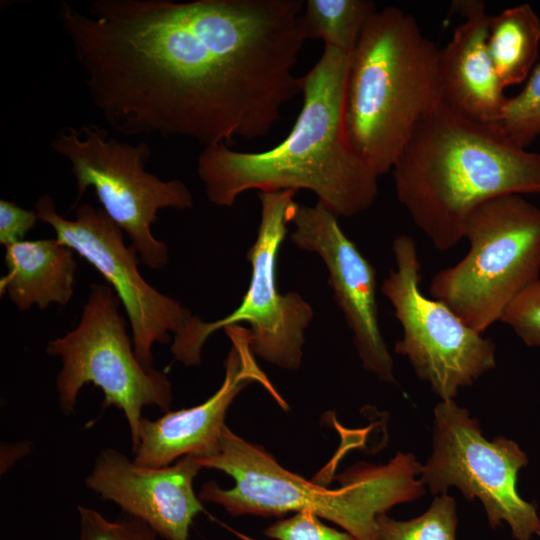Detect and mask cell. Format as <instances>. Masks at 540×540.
Returning a JSON list of instances; mask_svg holds the SVG:
<instances>
[{
  "mask_svg": "<svg viewBox=\"0 0 540 540\" xmlns=\"http://www.w3.org/2000/svg\"><path fill=\"white\" fill-rule=\"evenodd\" d=\"M302 0H94L59 22L88 96L125 136L268 135L302 92Z\"/></svg>",
  "mask_w": 540,
  "mask_h": 540,
  "instance_id": "1",
  "label": "cell"
},
{
  "mask_svg": "<svg viewBox=\"0 0 540 540\" xmlns=\"http://www.w3.org/2000/svg\"><path fill=\"white\" fill-rule=\"evenodd\" d=\"M349 55L324 46L302 76V108L278 145L260 152L235 151L225 143L203 147L197 173L211 203L230 207L249 190L305 189L337 217H352L373 205L378 176L350 146L343 127Z\"/></svg>",
  "mask_w": 540,
  "mask_h": 540,
  "instance_id": "2",
  "label": "cell"
},
{
  "mask_svg": "<svg viewBox=\"0 0 540 540\" xmlns=\"http://www.w3.org/2000/svg\"><path fill=\"white\" fill-rule=\"evenodd\" d=\"M392 172L399 202L440 251L464 238L482 203L540 195V154L513 142L499 123L472 120L441 101L420 119Z\"/></svg>",
  "mask_w": 540,
  "mask_h": 540,
  "instance_id": "3",
  "label": "cell"
},
{
  "mask_svg": "<svg viewBox=\"0 0 540 540\" xmlns=\"http://www.w3.org/2000/svg\"><path fill=\"white\" fill-rule=\"evenodd\" d=\"M202 468L222 471L235 484L223 489L205 482L198 498L221 506L233 516H280L308 510L329 520L356 540H378L374 521L393 506L425 494L417 476L422 465L412 453L398 452L388 463L360 462L338 476L340 486L328 489L295 474L262 446L246 441L225 425L217 452L197 457Z\"/></svg>",
  "mask_w": 540,
  "mask_h": 540,
  "instance_id": "4",
  "label": "cell"
},
{
  "mask_svg": "<svg viewBox=\"0 0 540 540\" xmlns=\"http://www.w3.org/2000/svg\"><path fill=\"white\" fill-rule=\"evenodd\" d=\"M439 49L408 12L377 10L349 55L343 127L378 176L390 171L420 119L440 102Z\"/></svg>",
  "mask_w": 540,
  "mask_h": 540,
  "instance_id": "5",
  "label": "cell"
},
{
  "mask_svg": "<svg viewBox=\"0 0 540 540\" xmlns=\"http://www.w3.org/2000/svg\"><path fill=\"white\" fill-rule=\"evenodd\" d=\"M464 238L467 254L433 276L429 293L483 334L539 278L540 208L520 194L495 197L471 213Z\"/></svg>",
  "mask_w": 540,
  "mask_h": 540,
  "instance_id": "6",
  "label": "cell"
},
{
  "mask_svg": "<svg viewBox=\"0 0 540 540\" xmlns=\"http://www.w3.org/2000/svg\"><path fill=\"white\" fill-rule=\"evenodd\" d=\"M119 307L120 300L110 285L92 283L79 324L50 340L46 353L62 361L56 388L63 413H74L84 385L99 387L104 394L102 407L114 406L123 412L134 452L142 409L156 406L168 412L173 391L165 373L144 367L136 357Z\"/></svg>",
  "mask_w": 540,
  "mask_h": 540,
  "instance_id": "7",
  "label": "cell"
},
{
  "mask_svg": "<svg viewBox=\"0 0 540 540\" xmlns=\"http://www.w3.org/2000/svg\"><path fill=\"white\" fill-rule=\"evenodd\" d=\"M50 145L70 163L77 199L92 188L102 209L126 232L140 261L152 270L163 268L167 246L153 236L151 226L161 209L192 206L186 184L179 179L162 180L145 170L151 156L146 142H121L96 125L64 127Z\"/></svg>",
  "mask_w": 540,
  "mask_h": 540,
  "instance_id": "8",
  "label": "cell"
},
{
  "mask_svg": "<svg viewBox=\"0 0 540 540\" xmlns=\"http://www.w3.org/2000/svg\"><path fill=\"white\" fill-rule=\"evenodd\" d=\"M296 192H258L260 223L256 240L246 255L251 265L248 289L240 305L221 319L204 322L192 316L174 334L171 353L175 361L185 366L199 365L209 336L221 328L245 322L249 325L254 355L283 369L300 367L305 330L313 318V309L298 293L279 292L277 284L279 249L286 237Z\"/></svg>",
  "mask_w": 540,
  "mask_h": 540,
  "instance_id": "9",
  "label": "cell"
},
{
  "mask_svg": "<svg viewBox=\"0 0 540 540\" xmlns=\"http://www.w3.org/2000/svg\"><path fill=\"white\" fill-rule=\"evenodd\" d=\"M392 250L395 268L384 279L381 292L403 329L394 350L408 359L417 377L441 401L454 400L461 387L496 366V345L445 304L421 292V265L411 236L395 237Z\"/></svg>",
  "mask_w": 540,
  "mask_h": 540,
  "instance_id": "10",
  "label": "cell"
},
{
  "mask_svg": "<svg viewBox=\"0 0 540 540\" xmlns=\"http://www.w3.org/2000/svg\"><path fill=\"white\" fill-rule=\"evenodd\" d=\"M526 453L503 436L486 439L477 419L455 400L434 408L433 450L422 466L420 480L433 495L457 487L464 497L478 498L492 529L506 522L516 540H531L540 529L536 506L517 492L519 470Z\"/></svg>",
  "mask_w": 540,
  "mask_h": 540,
  "instance_id": "11",
  "label": "cell"
},
{
  "mask_svg": "<svg viewBox=\"0 0 540 540\" xmlns=\"http://www.w3.org/2000/svg\"><path fill=\"white\" fill-rule=\"evenodd\" d=\"M35 211L56 238L93 266L112 287L128 317L136 357L152 368V346L168 343L193 316L189 309L149 285L138 271L137 249L126 246L122 229L102 208L78 205L73 220L56 211L54 200L41 196Z\"/></svg>",
  "mask_w": 540,
  "mask_h": 540,
  "instance_id": "12",
  "label": "cell"
},
{
  "mask_svg": "<svg viewBox=\"0 0 540 540\" xmlns=\"http://www.w3.org/2000/svg\"><path fill=\"white\" fill-rule=\"evenodd\" d=\"M337 219L320 202L314 206L295 202L290 213L295 229L290 239L298 248L319 255L325 264L363 368L382 382L395 383L393 359L379 327L376 271Z\"/></svg>",
  "mask_w": 540,
  "mask_h": 540,
  "instance_id": "13",
  "label": "cell"
},
{
  "mask_svg": "<svg viewBox=\"0 0 540 540\" xmlns=\"http://www.w3.org/2000/svg\"><path fill=\"white\" fill-rule=\"evenodd\" d=\"M231 342L225 375L219 389L203 403L165 412L156 420L142 417L133 461L143 467L160 468L186 455L207 457L219 448L226 413L235 397L248 385H261L280 407L288 405L257 364L249 328H224Z\"/></svg>",
  "mask_w": 540,
  "mask_h": 540,
  "instance_id": "14",
  "label": "cell"
},
{
  "mask_svg": "<svg viewBox=\"0 0 540 540\" xmlns=\"http://www.w3.org/2000/svg\"><path fill=\"white\" fill-rule=\"evenodd\" d=\"M201 469L195 455L151 468L136 464L118 450L105 448L85 484L101 499L117 504L124 514L148 524L159 537L189 540L193 519L205 511L193 488Z\"/></svg>",
  "mask_w": 540,
  "mask_h": 540,
  "instance_id": "15",
  "label": "cell"
},
{
  "mask_svg": "<svg viewBox=\"0 0 540 540\" xmlns=\"http://www.w3.org/2000/svg\"><path fill=\"white\" fill-rule=\"evenodd\" d=\"M452 8L464 21L438 51L440 101L472 120L498 123L507 101L487 50L490 16L483 1H455Z\"/></svg>",
  "mask_w": 540,
  "mask_h": 540,
  "instance_id": "16",
  "label": "cell"
},
{
  "mask_svg": "<svg viewBox=\"0 0 540 540\" xmlns=\"http://www.w3.org/2000/svg\"><path fill=\"white\" fill-rule=\"evenodd\" d=\"M74 251L57 238L23 240L5 247L7 274L0 280L1 294L21 311L32 305H66L73 295L77 270Z\"/></svg>",
  "mask_w": 540,
  "mask_h": 540,
  "instance_id": "17",
  "label": "cell"
},
{
  "mask_svg": "<svg viewBox=\"0 0 540 540\" xmlns=\"http://www.w3.org/2000/svg\"><path fill=\"white\" fill-rule=\"evenodd\" d=\"M487 50L504 88L524 82L535 67L540 45V18L527 3L490 16Z\"/></svg>",
  "mask_w": 540,
  "mask_h": 540,
  "instance_id": "18",
  "label": "cell"
},
{
  "mask_svg": "<svg viewBox=\"0 0 540 540\" xmlns=\"http://www.w3.org/2000/svg\"><path fill=\"white\" fill-rule=\"evenodd\" d=\"M376 11L369 0H307L302 24L307 39H320L325 46L350 54Z\"/></svg>",
  "mask_w": 540,
  "mask_h": 540,
  "instance_id": "19",
  "label": "cell"
},
{
  "mask_svg": "<svg viewBox=\"0 0 540 540\" xmlns=\"http://www.w3.org/2000/svg\"><path fill=\"white\" fill-rule=\"evenodd\" d=\"M457 523L456 502L443 494L435 496L422 515L410 520L378 514L374 531L378 540H456Z\"/></svg>",
  "mask_w": 540,
  "mask_h": 540,
  "instance_id": "20",
  "label": "cell"
},
{
  "mask_svg": "<svg viewBox=\"0 0 540 540\" xmlns=\"http://www.w3.org/2000/svg\"><path fill=\"white\" fill-rule=\"evenodd\" d=\"M498 123L513 142L526 149L540 136V63L522 90L507 98Z\"/></svg>",
  "mask_w": 540,
  "mask_h": 540,
  "instance_id": "21",
  "label": "cell"
},
{
  "mask_svg": "<svg viewBox=\"0 0 540 540\" xmlns=\"http://www.w3.org/2000/svg\"><path fill=\"white\" fill-rule=\"evenodd\" d=\"M79 540H157L156 532L145 522L124 514L116 520L106 519L100 512L78 506Z\"/></svg>",
  "mask_w": 540,
  "mask_h": 540,
  "instance_id": "22",
  "label": "cell"
},
{
  "mask_svg": "<svg viewBox=\"0 0 540 540\" xmlns=\"http://www.w3.org/2000/svg\"><path fill=\"white\" fill-rule=\"evenodd\" d=\"M499 321L528 346H540V277L510 302Z\"/></svg>",
  "mask_w": 540,
  "mask_h": 540,
  "instance_id": "23",
  "label": "cell"
},
{
  "mask_svg": "<svg viewBox=\"0 0 540 540\" xmlns=\"http://www.w3.org/2000/svg\"><path fill=\"white\" fill-rule=\"evenodd\" d=\"M315 513L302 510L269 525L264 534L274 540H356L346 531L324 524Z\"/></svg>",
  "mask_w": 540,
  "mask_h": 540,
  "instance_id": "24",
  "label": "cell"
},
{
  "mask_svg": "<svg viewBox=\"0 0 540 540\" xmlns=\"http://www.w3.org/2000/svg\"><path fill=\"white\" fill-rule=\"evenodd\" d=\"M35 210H26L12 201L0 200V243L5 247L23 241L37 221Z\"/></svg>",
  "mask_w": 540,
  "mask_h": 540,
  "instance_id": "25",
  "label": "cell"
},
{
  "mask_svg": "<svg viewBox=\"0 0 540 540\" xmlns=\"http://www.w3.org/2000/svg\"><path fill=\"white\" fill-rule=\"evenodd\" d=\"M537 535L540 537V529L538 530Z\"/></svg>",
  "mask_w": 540,
  "mask_h": 540,
  "instance_id": "26",
  "label": "cell"
},
{
  "mask_svg": "<svg viewBox=\"0 0 540 540\" xmlns=\"http://www.w3.org/2000/svg\"><path fill=\"white\" fill-rule=\"evenodd\" d=\"M246 540H254V539H251V538H247V537H246Z\"/></svg>",
  "mask_w": 540,
  "mask_h": 540,
  "instance_id": "27",
  "label": "cell"
}]
</instances>
